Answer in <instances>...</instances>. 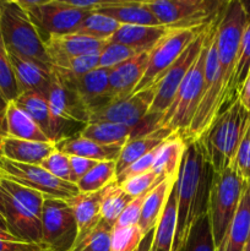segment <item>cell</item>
<instances>
[{
	"instance_id": "6da1fadb",
	"label": "cell",
	"mask_w": 250,
	"mask_h": 251,
	"mask_svg": "<svg viewBox=\"0 0 250 251\" xmlns=\"http://www.w3.org/2000/svg\"><path fill=\"white\" fill-rule=\"evenodd\" d=\"M213 171L200 141H186V150L175 181L176 232L173 251L183 244L195 221L207 211Z\"/></svg>"
},
{
	"instance_id": "7a4b0ae2",
	"label": "cell",
	"mask_w": 250,
	"mask_h": 251,
	"mask_svg": "<svg viewBox=\"0 0 250 251\" xmlns=\"http://www.w3.org/2000/svg\"><path fill=\"white\" fill-rule=\"evenodd\" d=\"M250 120V112L239 100L221 112L211 126L199 139L213 173L230 168L238 146Z\"/></svg>"
},
{
	"instance_id": "3957f363",
	"label": "cell",
	"mask_w": 250,
	"mask_h": 251,
	"mask_svg": "<svg viewBox=\"0 0 250 251\" xmlns=\"http://www.w3.org/2000/svg\"><path fill=\"white\" fill-rule=\"evenodd\" d=\"M0 33L7 53L32 61L53 73L44 42L28 14L14 0H0Z\"/></svg>"
},
{
	"instance_id": "277c9868",
	"label": "cell",
	"mask_w": 250,
	"mask_h": 251,
	"mask_svg": "<svg viewBox=\"0 0 250 251\" xmlns=\"http://www.w3.org/2000/svg\"><path fill=\"white\" fill-rule=\"evenodd\" d=\"M225 7V6H223ZM222 7V10H223ZM221 10V12H222ZM221 12L213 21L211 26L210 32L205 39L202 49L200 51V55L198 56L195 63L188 71L186 76L184 77L171 107L168 108L166 113L161 117L157 127L167 126L173 131L179 132L183 136L188 130L196 110H198L199 103H200L201 97H202V88L203 80H205V61L206 55H207L208 47H210L211 41L217 31L218 22H220Z\"/></svg>"
},
{
	"instance_id": "5b68a950",
	"label": "cell",
	"mask_w": 250,
	"mask_h": 251,
	"mask_svg": "<svg viewBox=\"0 0 250 251\" xmlns=\"http://www.w3.org/2000/svg\"><path fill=\"white\" fill-rule=\"evenodd\" d=\"M250 12L245 7L244 2L239 0L225 1L221 12L220 22L216 34L218 66L221 78V100L220 113L228 108L230 81L237 61L238 50L242 41L244 28L249 20Z\"/></svg>"
},
{
	"instance_id": "8992f818",
	"label": "cell",
	"mask_w": 250,
	"mask_h": 251,
	"mask_svg": "<svg viewBox=\"0 0 250 251\" xmlns=\"http://www.w3.org/2000/svg\"><path fill=\"white\" fill-rule=\"evenodd\" d=\"M247 183L232 168L213 173L206 212L210 220L216 251L221 249L225 242Z\"/></svg>"
},
{
	"instance_id": "52a82bcc",
	"label": "cell",
	"mask_w": 250,
	"mask_h": 251,
	"mask_svg": "<svg viewBox=\"0 0 250 251\" xmlns=\"http://www.w3.org/2000/svg\"><path fill=\"white\" fill-rule=\"evenodd\" d=\"M210 22H207L205 25H201V26L171 27L169 31L149 51V63H147L146 71H145V75L142 77V80L140 81L137 87L135 88L134 93L147 90V88L157 85L159 82V80L163 77L166 71L180 56L184 49L194 41V38Z\"/></svg>"
},
{
	"instance_id": "ba28073f",
	"label": "cell",
	"mask_w": 250,
	"mask_h": 251,
	"mask_svg": "<svg viewBox=\"0 0 250 251\" xmlns=\"http://www.w3.org/2000/svg\"><path fill=\"white\" fill-rule=\"evenodd\" d=\"M28 14L42 41L50 36L74 33L91 11L71 9L61 0H17Z\"/></svg>"
},
{
	"instance_id": "9c48e42d",
	"label": "cell",
	"mask_w": 250,
	"mask_h": 251,
	"mask_svg": "<svg viewBox=\"0 0 250 251\" xmlns=\"http://www.w3.org/2000/svg\"><path fill=\"white\" fill-rule=\"evenodd\" d=\"M0 178L38 191L44 198L71 200L78 191L76 184L63 181L49 174L41 166L20 163L0 156Z\"/></svg>"
},
{
	"instance_id": "30bf717a",
	"label": "cell",
	"mask_w": 250,
	"mask_h": 251,
	"mask_svg": "<svg viewBox=\"0 0 250 251\" xmlns=\"http://www.w3.org/2000/svg\"><path fill=\"white\" fill-rule=\"evenodd\" d=\"M225 6V5H223ZM222 10V9H221ZM221 12V11H220ZM218 12V14H220ZM216 15V17L218 16ZM215 17V19H216ZM215 19L194 38V41L184 49L183 53L180 54L178 59L174 61L173 65L166 71L163 77L159 80V82L156 85V95H154L153 102H152L151 107H150L149 114L147 115H154L161 119L162 115L168 110L171 107L172 102H173L174 97H175L176 92H178L179 87H180L181 82H183L184 77L186 76L188 71L195 63L198 56L200 55V51L202 49L205 39L207 37L208 32H210L211 26H212ZM159 122V120H158Z\"/></svg>"
},
{
	"instance_id": "8fae6325",
	"label": "cell",
	"mask_w": 250,
	"mask_h": 251,
	"mask_svg": "<svg viewBox=\"0 0 250 251\" xmlns=\"http://www.w3.org/2000/svg\"><path fill=\"white\" fill-rule=\"evenodd\" d=\"M162 26H201L210 22L225 1L210 0H144Z\"/></svg>"
},
{
	"instance_id": "7c38bea8",
	"label": "cell",
	"mask_w": 250,
	"mask_h": 251,
	"mask_svg": "<svg viewBox=\"0 0 250 251\" xmlns=\"http://www.w3.org/2000/svg\"><path fill=\"white\" fill-rule=\"evenodd\" d=\"M77 238V226L66 200L44 198L42 210V245L51 251H70Z\"/></svg>"
},
{
	"instance_id": "4fadbf2b",
	"label": "cell",
	"mask_w": 250,
	"mask_h": 251,
	"mask_svg": "<svg viewBox=\"0 0 250 251\" xmlns=\"http://www.w3.org/2000/svg\"><path fill=\"white\" fill-rule=\"evenodd\" d=\"M156 95V85L147 90L134 93L130 97L112 100L88 113V123H115L137 129L149 114L150 107Z\"/></svg>"
},
{
	"instance_id": "5bb4252c",
	"label": "cell",
	"mask_w": 250,
	"mask_h": 251,
	"mask_svg": "<svg viewBox=\"0 0 250 251\" xmlns=\"http://www.w3.org/2000/svg\"><path fill=\"white\" fill-rule=\"evenodd\" d=\"M0 213L17 239L42 244V221L0 186Z\"/></svg>"
},
{
	"instance_id": "9a60e30c",
	"label": "cell",
	"mask_w": 250,
	"mask_h": 251,
	"mask_svg": "<svg viewBox=\"0 0 250 251\" xmlns=\"http://www.w3.org/2000/svg\"><path fill=\"white\" fill-rule=\"evenodd\" d=\"M108 41L91 38L78 33L50 36L44 41L47 54L54 69L63 66L69 59L87 54L100 53Z\"/></svg>"
},
{
	"instance_id": "2e32d148",
	"label": "cell",
	"mask_w": 250,
	"mask_h": 251,
	"mask_svg": "<svg viewBox=\"0 0 250 251\" xmlns=\"http://www.w3.org/2000/svg\"><path fill=\"white\" fill-rule=\"evenodd\" d=\"M49 109L56 119L87 124L88 110L83 105L75 91L64 82L60 76L53 71L51 82L46 95Z\"/></svg>"
},
{
	"instance_id": "e0dca14e",
	"label": "cell",
	"mask_w": 250,
	"mask_h": 251,
	"mask_svg": "<svg viewBox=\"0 0 250 251\" xmlns=\"http://www.w3.org/2000/svg\"><path fill=\"white\" fill-rule=\"evenodd\" d=\"M14 103L41 127L42 131L48 136L50 141L56 144L64 139V126L68 122H64V120L56 119L53 117L50 109H49L48 100L43 93H21L14 100Z\"/></svg>"
},
{
	"instance_id": "ac0fdd59",
	"label": "cell",
	"mask_w": 250,
	"mask_h": 251,
	"mask_svg": "<svg viewBox=\"0 0 250 251\" xmlns=\"http://www.w3.org/2000/svg\"><path fill=\"white\" fill-rule=\"evenodd\" d=\"M149 63V51L139 54L109 70V102L124 100L134 93Z\"/></svg>"
},
{
	"instance_id": "d6986e66",
	"label": "cell",
	"mask_w": 250,
	"mask_h": 251,
	"mask_svg": "<svg viewBox=\"0 0 250 251\" xmlns=\"http://www.w3.org/2000/svg\"><path fill=\"white\" fill-rule=\"evenodd\" d=\"M61 80L75 91L88 113L109 102V70L107 69H96L81 77Z\"/></svg>"
},
{
	"instance_id": "ffe728a7",
	"label": "cell",
	"mask_w": 250,
	"mask_h": 251,
	"mask_svg": "<svg viewBox=\"0 0 250 251\" xmlns=\"http://www.w3.org/2000/svg\"><path fill=\"white\" fill-rule=\"evenodd\" d=\"M93 12L105 15L120 25H139V26H162L157 17L152 14L144 0H100Z\"/></svg>"
},
{
	"instance_id": "44dd1931",
	"label": "cell",
	"mask_w": 250,
	"mask_h": 251,
	"mask_svg": "<svg viewBox=\"0 0 250 251\" xmlns=\"http://www.w3.org/2000/svg\"><path fill=\"white\" fill-rule=\"evenodd\" d=\"M55 149V142H33L0 135V156L20 163L41 166Z\"/></svg>"
},
{
	"instance_id": "7402d4cb",
	"label": "cell",
	"mask_w": 250,
	"mask_h": 251,
	"mask_svg": "<svg viewBox=\"0 0 250 251\" xmlns=\"http://www.w3.org/2000/svg\"><path fill=\"white\" fill-rule=\"evenodd\" d=\"M176 176L164 178L146 195L144 205H142L141 217H140L139 225H137L145 238L156 229L157 225L163 215L167 201L175 186Z\"/></svg>"
},
{
	"instance_id": "603a6c76",
	"label": "cell",
	"mask_w": 250,
	"mask_h": 251,
	"mask_svg": "<svg viewBox=\"0 0 250 251\" xmlns=\"http://www.w3.org/2000/svg\"><path fill=\"white\" fill-rule=\"evenodd\" d=\"M173 134H175V131L167 126H161L145 135H140V136L131 137L130 140H127L126 144L123 146L117 161H115L117 176L125 168H127L130 164L134 163L135 161H137L142 156H145L152 150L158 147L159 145L163 144Z\"/></svg>"
},
{
	"instance_id": "cb8c5ba5",
	"label": "cell",
	"mask_w": 250,
	"mask_h": 251,
	"mask_svg": "<svg viewBox=\"0 0 250 251\" xmlns=\"http://www.w3.org/2000/svg\"><path fill=\"white\" fill-rule=\"evenodd\" d=\"M124 145H100L77 135L64 137L56 142V149L68 156H77L97 162L117 161Z\"/></svg>"
},
{
	"instance_id": "d4e9b609",
	"label": "cell",
	"mask_w": 250,
	"mask_h": 251,
	"mask_svg": "<svg viewBox=\"0 0 250 251\" xmlns=\"http://www.w3.org/2000/svg\"><path fill=\"white\" fill-rule=\"evenodd\" d=\"M9 56L20 95L26 92H39L46 96L50 86L53 73H49L42 66L14 54L9 53Z\"/></svg>"
},
{
	"instance_id": "484cf974",
	"label": "cell",
	"mask_w": 250,
	"mask_h": 251,
	"mask_svg": "<svg viewBox=\"0 0 250 251\" xmlns=\"http://www.w3.org/2000/svg\"><path fill=\"white\" fill-rule=\"evenodd\" d=\"M167 26H139V25H122L113 34L109 42L124 44L139 53L150 51L154 44L169 31Z\"/></svg>"
},
{
	"instance_id": "4316f807",
	"label": "cell",
	"mask_w": 250,
	"mask_h": 251,
	"mask_svg": "<svg viewBox=\"0 0 250 251\" xmlns=\"http://www.w3.org/2000/svg\"><path fill=\"white\" fill-rule=\"evenodd\" d=\"M250 238V181L243 191L237 213L229 226L222 247L218 251H244Z\"/></svg>"
},
{
	"instance_id": "83f0119b",
	"label": "cell",
	"mask_w": 250,
	"mask_h": 251,
	"mask_svg": "<svg viewBox=\"0 0 250 251\" xmlns=\"http://www.w3.org/2000/svg\"><path fill=\"white\" fill-rule=\"evenodd\" d=\"M69 203L73 208L76 226H77L76 239L91 232L102 221V217H100L102 191L92 194L78 193L75 198L69 200Z\"/></svg>"
},
{
	"instance_id": "f1b7e54d",
	"label": "cell",
	"mask_w": 250,
	"mask_h": 251,
	"mask_svg": "<svg viewBox=\"0 0 250 251\" xmlns=\"http://www.w3.org/2000/svg\"><path fill=\"white\" fill-rule=\"evenodd\" d=\"M186 150V141L179 132L172 135L158 147L152 171L162 178L176 176Z\"/></svg>"
},
{
	"instance_id": "f546056e",
	"label": "cell",
	"mask_w": 250,
	"mask_h": 251,
	"mask_svg": "<svg viewBox=\"0 0 250 251\" xmlns=\"http://www.w3.org/2000/svg\"><path fill=\"white\" fill-rule=\"evenodd\" d=\"M4 135L26 141L53 142L42 131L41 127L14 102H10L7 105Z\"/></svg>"
},
{
	"instance_id": "4dcf8cb0",
	"label": "cell",
	"mask_w": 250,
	"mask_h": 251,
	"mask_svg": "<svg viewBox=\"0 0 250 251\" xmlns=\"http://www.w3.org/2000/svg\"><path fill=\"white\" fill-rule=\"evenodd\" d=\"M176 198L175 186L164 207L163 215L153 230L151 247L153 251H173L174 238L176 232Z\"/></svg>"
},
{
	"instance_id": "1f68e13d",
	"label": "cell",
	"mask_w": 250,
	"mask_h": 251,
	"mask_svg": "<svg viewBox=\"0 0 250 251\" xmlns=\"http://www.w3.org/2000/svg\"><path fill=\"white\" fill-rule=\"evenodd\" d=\"M78 135L100 145H125L134 135V129L115 123H88Z\"/></svg>"
},
{
	"instance_id": "d6a6232c",
	"label": "cell",
	"mask_w": 250,
	"mask_h": 251,
	"mask_svg": "<svg viewBox=\"0 0 250 251\" xmlns=\"http://www.w3.org/2000/svg\"><path fill=\"white\" fill-rule=\"evenodd\" d=\"M250 75V16L244 28L242 41H240L239 50H238L237 61H235L234 71H233L232 81H230L229 96H228V107L238 100L239 93L244 86L245 81Z\"/></svg>"
},
{
	"instance_id": "836d02e7",
	"label": "cell",
	"mask_w": 250,
	"mask_h": 251,
	"mask_svg": "<svg viewBox=\"0 0 250 251\" xmlns=\"http://www.w3.org/2000/svg\"><path fill=\"white\" fill-rule=\"evenodd\" d=\"M132 198H130L117 183H110L102 190V205H100V217L105 223L113 227L124 208L129 205Z\"/></svg>"
},
{
	"instance_id": "e575fe53",
	"label": "cell",
	"mask_w": 250,
	"mask_h": 251,
	"mask_svg": "<svg viewBox=\"0 0 250 251\" xmlns=\"http://www.w3.org/2000/svg\"><path fill=\"white\" fill-rule=\"evenodd\" d=\"M175 251H216L207 212L199 217Z\"/></svg>"
},
{
	"instance_id": "d590c367",
	"label": "cell",
	"mask_w": 250,
	"mask_h": 251,
	"mask_svg": "<svg viewBox=\"0 0 250 251\" xmlns=\"http://www.w3.org/2000/svg\"><path fill=\"white\" fill-rule=\"evenodd\" d=\"M117 179V166L115 161L100 162L91 169L83 178L76 183L78 191L82 194H92L102 191L105 186Z\"/></svg>"
},
{
	"instance_id": "8d00e7d4",
	"label": "cell",
	"mask_w": 250,
	"mask_h": 251,
	"mask_svg": "<svg viewBox=\"0 0 250 251\" xmlns=\"http://www.w3.org/2000/svg\"><path fill=\"white\" fill-rule=\"evenodd\" d=\"M120 26L122 25L115 20L92 11L83 19V21L74 33L83 34V36L100 39V41H109Z\"/></svg>"
},
{
	"instance_id": "74e56055",
	"label": "cell",
	"mask_w": 250,
	"mask_h": 251,
	"mask_svg": "<svg viewBox=\"0 0 250 251\" xmlns=\"http://www.w3.org/2000/svg\"><path fill=\"white\" fill-rule=\"evenodd\" d=\"M110 233L112 227L102 220L91 232L76 239L70 251H110Z\"/></svg>"
},
{
	"instance_id": "f35d334b",
	"label": "cell",
	"mask_w": 250,
	"mask_h": 251,
	"mask_svg": "<svg viewBox=\"0 0 250 251\" xmlns=\"http://www.w3.org/2000/svg\"><path fill=\"white\" fill-rule=\"evenodd\" d=\"M0 93L9 103L14 102L20 96L11 61L2 41L1 33H0Z\"/></svg>"
},
{
	"instance_id": "ab89813d",
	"label": "cell",
	"mask_w": 250,
	"mask_h": 251,
	"mask_svg": "<svg viewBox=\"0 0 250 251\" xmlns=\"http://www.w3.org/2000/svg\"><path fill=\"white\" fill-rule=\"evenodd\" d=\"M144 234L139 226L126 228H112L110 251H136L140 249Z\"/></svg>"
},
{
	"instance_id": "60d3db41",
	"label": "cell",
	"mask_w": 250,
	"mask_h": 251,
	"mask_svg": "<svg viewBox=\"0 0 250 251\" xmlns=\"http://www.w3.org/2000/svg\"><path fill=\"white\" fill-rule=\"evenodd\" d=\"M139 51L130 47L124 46V44L115 43V42H109L105 44L104 48L100 53V63H98V69H110L125 63L129 59L139 55Z\"/></svg>"
},
{
	"instance_id": "b9f144b4",
	"label": "cell",
	"mask_w": 250,
	"mask_h": 251,
	"mask_svg": "<svg viewBox=\"0 0 250 251\" xmlns=\"http://www.w3.org/2000/svg\"><path fill=\"white\" fill-rule=\"evenodd\" d=\"M164 178L159 176L156 172L150 171L146 173L136 174V176L126 178L122 183H119V185L130 198L135 199L151 191Z\"/></svg>"
},
{
	"instance_id": "7bdbcfd3",
	"label": "cell",
	"mask_w": 250,
	"mask_h": 251,
	"mask_svg": "<svg viewBox=\"0 0 250 251\" xmlns=\"http://www.w3.org/2000/svg\"><path fill=\"white\" fill-rule=\"evenodd\" d=\"M41 167L46 169L49 174L63 181L75 184L73 172L70 167V157L64 152L59 151L58 149L54 150L46 159L41 163Z\"/></svg>"
},
{
	"instance_id": "ee69618b",
	"label": "cell",
	"mask_w": 250,
	"mask_h": 251,
	"mask_svg": "<svg viewBox=\"0 0 250 251\" xmlns=\"http://www.w3.org/2000/svg\"><path fill=\"white\" fill-rule=\"evenodd\" d=\"M230 168L244 181H250V120L238 146L234 161Z\"/></svg>"
},
{
	"instance_id": "f6af8a7d",
	"label": "cell",
	"mask_w": 250,
	"mask_h": 251,
	"mask_svg": "<svg viewBox=\"0 0 250 251\" xmlns=\"http://www.w3.org/2000/svg\"><path fill=\"white\" fill-rule=\"evenodd\" d=\"M147 194L132 199L129 202V205L124 208V211H123L122 215L119 216V218H118L117 222L114 223L112 228H126L139 225L140 217H141L142 205H144V201L146 199Z\"/></svg>"
},
{
	"instance_id": "bcb514c9",
	"label": "cell",
	"mask_w": 250,
	"mask_h": 251,
	"mask_svg": "<svg viewBox=\"0 0 250 251\" xmlns=\"http://www.w3.org/2000/svg\"><path fill=\"white\" fill-rule=\"evenodd\" d=\"M70 157V167L71 172H73L74 180L75 184L80 180L81 178L86 176L91 169L95 168L100 162L93 161V159L83 158V157H77V156H69Z\"/></svg>"
},
{
	"instance_id": "7dc6e473",
	"label": "cell",
	"mask_w": 250,
	"mask_h": 251,
	"mask_svg": "<svg viewBox=\"0 0 250 251\" xmlns=\"http://www.w3.org/2000/svg\"><path fill=\"white\" fill-rule=\"evenodd\" d=\"M47 248L36 243H27L22 240L0 239V251H44Z\"/></svg>"
},
{
	"instance_id": "c3c4849f",
	"label": "cell",
	"mask_w": 250,
	"mask_h": 251,
	"mask_svg": "<svg viewBox=\"0 0 250 251\" xmlns=\"http://www.w3.org/2000/svg\"><path fill=\"white\" fill-rule=\"evenodd\" d=\"M238 100H239L240 104L243 105L244 109H247L248 112H250V75L249 77H248V80L245 81L242 91H240Z\"/></svg>"
},
{
	"instance_id": "681fc988",
	"label": "cell",
	"mask_w": 250,
	"mask_h": 251,
	"mask_svg": "<svg viewBox=\"0 0 250 251\" xmlns=\"http://www.w3.org/2000/svg\"><path fill=\"white\" fill-rule=\"evenodd\" d=\"M7 105H9V102L0 93V135L5 134V117H6Z\"/></svg>"
},
{
	"instance_id": "f907efd6",
	"label": "cell",
	"mask_w": 250,
	"mask_h": 251,
	"mask_svg": "<svg viewBox=\"0 0 250 251\" xmlns=\"http://www.w3.org/2000/svg\"><path fill=\"white\" fill-rule=\"evenodd\" d=\"M0 230H5V232H9V228H7V225H6V222H5L4 217L1 216V213H0Z\"/></svg>"
},
{
	"instance_id": "816d5d0a",
	"label": "cell",
	"mask_w": 250,
	"mask_h": 251,
	"mask_svg": "<svg viewBox=\"0 0 250 251\" xmlns=\"http://www.w3.org/2000/svg\"><path fill=\"white\" fill-rule=\"evenodd\" d=\"M244 251H250V238L248 239L247 245H245V248H244Z\"/></svg>"
},
{
	"instance_id": "f5cc1de1",
	"label": "cell",
	"mask_w": 250,
	"mask_h": 251,
	"mask_svg": "<svg viewBox=\"0 0 250 251\" xmlns=\"http://www.w3.org/2000/svg\"><path fill=\"white\" fill-rule=\"evenodd\" d=\"M147 251H153V249H152V247H151V244H150V247H149V249H147Z\"/></svg>"
},
{
	"instance_id": "db71d44e",
	"label": "cell",
	"mask_w": 250,
	"mask_h": 251,
	"mask_svg": "<svg viewBox=\"0 0 250 251\" xmlns=\"http://www.w3.org/2000/svg\"><path fill=\"white\" fill-rule=\"evenodd\" d=\"M44 251H51V250H48V249H47V250H44Z\"/></svg>"
},
{
	"instance_id": "11a10c76",
	"label": "cell",
	"mask_w": 250,
	"mask_h": 251,
	"mask_svg": "<svg viewBox=\"0 0 250 251\" xmlns=\"http://www.w3.org/2000/svg\"><path fill=\"white\" fill-rule=\"evenodd\" d=\"M136 251H141V250H140V249H139V250H136Z\"/></svg>"
}]
</instances>
